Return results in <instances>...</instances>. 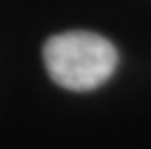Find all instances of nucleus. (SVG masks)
I'll use <instances>...</instances> for the list:
<instances>
[{"label": "nucleus", "instance_id": "1", "mask_svg": "<svg viewBox=\"0 0 151 149\" xmlns=\"http://www.w3.org/2000/svg\"><path fill=\"white\" fill-rule=\"evenodd\" d=\"M42 58L51 80L69 91L98 89L118 67L116 47L91 31H67L49 38Z\"/></svg>", "mask_w": 151, "mask_h": 149}]
</instances>
